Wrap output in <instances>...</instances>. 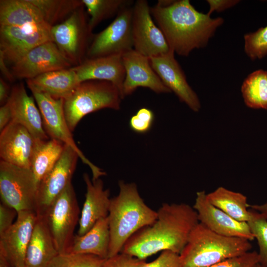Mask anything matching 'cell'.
<instances>
[{
	"label": "cell",
	"mask_w": 267,
	"mask_h": 267,
	"mask_svg": "<svg viewBox=\"0 0 267 267\" xmlns=\"http://www.w3.org/2000/svg\"><path fill=\"white\" fill-rule=\"evenodd\" d=\"M150 11L170 49L182 56L205 47L224 22L197 11L189 0H158Z\"/></svg>",
	"instance_id": "1"
},
{
	"label": "cell",
	"mask_w": 267,
	"mask_h": 267,
	"mask_svg": "<svg viewBox=\"0 0 267 267\" xmlns=\"http://www.w3.org/2000/svg\"><path fill=\"white\" fill-rule=\"evenodd\" d=\"M157 212L155 222L133 235L121 252L144 260L161 251L180 254L199 222L196 211L185 203H164Z\"/></svg>",
	"instance_id": "2"
},
{
	"label": "cell",
	"mask_w": 267,
	"mask_h": 267,
	"mask_svg": "<svg viewBox=\"0 0 267 267\" xmlns=\"http://www.w3.org/2000/svg\"><path fill=\"white\" fill-rule=\"evenodd\" d=\"M119 186L118 195L111 198L108 215L110 238L108 258L121 253L133 235L151 225L157 218V212L144 203L135 183L120 180Z\"/></svg>",
	"instance_id": "3"
},
{
	"label": "cell",
	"mask_w": 267,
	"mask_h": 267,
	"mask_svg": "<svg viewBox=\"0 0 267 267\" xmlns=\"http://www.w3.org/2000/svg\"><path fill=\"white\" fill-rule=\"evenodd\" d=\"M252 247L249 240L219 234L199 222L179 254L181 267H210L243 255Z\"/></svg>",
	"instance_id": "4"
},
{
	"label": "cell",
	"mask_w": 267,
	"mask_h": 267,
	"mask_svg": "<svg viewBox=\"0 0 267 267\" xmlns=\"http://www.w3.org/2000/svg\"><path fill=\"white\" fill-rule=\"evenodd\" d=\"M124 97L112 83L102 80H89L80 83L64 99V116L72 132L86 115L109 108L118 110Z\"/></svg>",
	"instance_id": "5"
},
{
	"label": "cell",
	"mask_w": 267,
	"mask_h": 267,
	"mask_svg": "<svg viewBox=\"0 0 267 267\" xmlns=\"http://www.w3.org/2000/svg\"><path fill=\"white\" fill-rule=\"evenodd\" d=\"M79 214L77 199L70 182L43 216L59 254L68 253L75 227L79 222Z\"/></svg>",
	"instance_id": "6"
},
{
	"label": "cell",
	"mask_w": 267,
	"mask_h": 267,
	"mask_svg": "<svg viewBox=\"0 0 267 267\" xmlns=\"http://www.w3.org/2000/svg\"><path fill=\"white\" fill-rule=\"evenodd\" d=\"M38 184L31 169L0 161L1 203L17 212H36Z\"/></svg>",
	"instance_id": "7"
},
{
	"label": "cell",
	"mask_w": 267,
	"mask_h": 267,
	"mask_svg": "<svg viewBox=\"0 0 267 267\" xmlns=\"http://www.w3.org/2000/svg\"><path fill=\"white\" fill-rule=\"evenodd\" d=\"M41 112L44 128L49 138L60 141L71 147L78 154L79 158L90 168L92 179L105 175L100 168L93 165L84 155L75 143L64 112V99H55L36 89L29 87Z\"/></svg>",
	"instance_id": "8"
},
{
	"label": "cell",
	"mask_w": 267,
	"mask_h": 267,
	"mask_svg": "<svg viewBox=\"0 0 267 267\" xmlns=\"http://www.w3.org/2000/svg\"><path fill=\"white\" fill-rule=\"evenodd\" d=\"M131 5L121 9L105 29L92 36L86 53L87 58L122 55L134 49Z\"/></svg>",
	"instance_id": "9"
},
{
	"label": "cell",
	"mask_w": 267,
	"mask_h": 267,
	"mask_svg": "<svg viewBox=\"0 0 267 267\" xmlns=\"http://www.w3.org/2000/svg\"><path fill=\"white\" fill-rule=\"evenodd\" d=\"M83 6L50 29L52 42L75 66L83 61V56L89 48L88 42L89 39H92Z\"/></svg>",
	"instance_id": "10"
},
{
	"label": "cell",
	"mask_w": 267,
	"mask_h": 267,
	"mask_svg": "<svg viewBox=\"0 0 267 267\" xmlns=\"http://www.w3.org/2000/svg\"><path fill=\"white\" fill-rule=\"evenodd\" d=\"M132 34L134 49L148 58L171 50L163 33L153 20L146 0H137L133 6Z\"/></svg>",
	"instance_id": "11"
},
{
	"label": "cell",
	"mask_w": 267,
	"mask_h": 267,
	"mask_svg": "<svg viewBox=\"0 0 267 267\" xmlns=\"http://www.w3.org/2000/svg\"><path fill=\"white\" fill-rule=\"evenodd\" d=\"M51 27L48 24L0 26V53L6 62L13 65L33 48L52 41Z\"/></svg>",
	"instance_id": "12"
},
{
	"label": "cell",
	"mask_w": 267,
	"mask_h": 267,
	"mask_svg": "<svg viewBox=\"0 0 267 267\" xmlns=\"http://www.w3.org/2000/svg\"><path fill=\"white\" fill-rule=\"evenodd\" d=\"M78 158L77 153L65 144L59 159L39 183L36 208L38 217L45 215L55 199L71 182Z\"/></svg>",
	"instance_id": "13"
},
{
	"label": "cell",
	"mask_w": 267,
	"mask_h": 267,
	"mask_svg": "<svg viewBox=\"0 0 267 267\" xmlns=\"http://www.w3.org/2000/svg\"><path fill=\"white\" fill-rule=\"evenodd\" d=\"M72 65L55 43L49 41L31 49L12 65L11 70L15 79L28 80L48 72L72 68Z\"/></svg>",
	"instance_id": "14"
},
{
	"label": "cell",
	"mask_w": 267,
	"mask_h": 267,
	"mask_svg": "<svg viewBox=\"0 0 267 267\" xmlns=\"http://www.w3.org/2000/svg\"><path fill=\"white\" fill-rule=\"evenodd\" d=\"M149 58L151 67L164 84L191 110L198 112L201 109L200 100L187 83L175 52L171 49L167 53Z\"/></svg>",
	"instance_id": "15"
},
{
	"label": "cell",
	"mask_w": 267,
	"mask_h": 267,
	"mask_svg": "<svg viewBox=\"0 0 267 267\" xmlns=\"http://www.w3.org/2000/svg\"><path fill=\"white\" fill-rule=\"evenodd\" d=\"M37 219L34 211H19L13 224L0 235V253L6 258L11 267H25L27 248Z\"/></svg>",
	"instance_id": "16"
},
{
	"label": "cell",
	"mask_w": 267,
	"mask_h": 267,
	"mask_svg": "<svg viewBox=\"0 0 267 267\" xmlns=\"http://www.w3.org/2000/svg\"><path fill=\"white\" fill-rule=\"evenodd\" d=\"M193 207L197 213L199 222L213 231L223 236L242 238L250 241L255 239L247 222L237 221L214 206L207 199L205 191L196 193Z\"/></svg>",
	"instance_id": "17"
},
{
	"label": "cell",
	"mask_w": 267,
	"mask_h": 267,
	"mask_svg": "<svg viewBox=\"0 0 267 267\" xmlns=\"http://www.w3.org/2000/svg\"><path fill=\"white\" fill-rule=\"evenodd\" d=\"M122 57L125 70L122 88L124 98L138 87L148 88L156 93L171 92L153 69L148 57L134 49L123 54Z\"/></svg>",
	"instance_id": "18"
},
{
	"label": "cell",
	"mask_w": 267,
	"mask_h": 267,
	"mask_svg": "<svg viewBox=\"0 0 267 267\" xmlns=\"http://www.w3.org/2000/svg\"><path fill=\"white\" fill-rule=\"evenodd\" d=\"M37 141L25 127L11 121L0 131L1 160L30 169L31 159Z\"/></svg>",
	"instance_id": "19"
},
{
	"label": "cell",
	"mask_w": 267,
	"mask_h": 267,
	"mask_svg": "<svg viewBox=\"0 0 267 267\" xmlns=\"http://www.w3.org/2000/svg\"><path fill=\"white\" fill-rule=\"evenodd\" d=\"M35 99L28 94L23 83L11 88L8 103L12 114V121L25 127L36 140L49 139L44 128L41 112Z\"/></svg>",
	"instance_id": "20"
},
{
	"label": "cell",
	"mask_w": 267,
	"mask_h": 267,
	"mask_svg": "<svg viewBox=\"0 0 267 267\" xmlns=\"http://www.w3.org/2000/svg\"><path fill=\"white\" fill-rule=\"evenodd\" d=\"M83 178L87 192L79 222V236L88 232L99 220L108 217L111 201L110 190L104 189L101 179L91 180L87 174H84Z\"/></svg>",
	"instance_id": "21"
},
{
	"label": "cell",
	"mask_w": 267,
	"mask_h": 267,
	"mask_svg": "<svg viewBox=\"0 0 267 267\" xmlns=\"http://www.w3.org/2000/svg\"><path fill=\"white\" fill-rule=\"evenodd\" d=\"M80 83L89 80H102L113 84L121 91L125 77L122 55L86 58L73 66Z\"/></svg>",
	"instance_id": "22"
},
{
	"label": "cell",
	"mask_w": 267,
	"mask_h": 267,
	"mask_svg": "<svg viewBox=\"0 0 267 267\" xmlns=\"http://www.w3.org/2000/svg\"><path fill=\"white\" fill-rule=\"evenodd\" d=\"M43 217H38L28 244L25 267H47L58 254Z\"/></svg>",
	"instance_id": "23"
},
{
	"label": "cell",
	"mask_w": 267,
	"mask_h": 267,
	"mask_svg": "<svg viewBox=\"0 0 267 267\" xmlns=\"http://www.w3.org/2000/svg\"><path fill=\"white\" fill-rule=\"evenodd\" d=\"M28 87L33 88L55 99H64L80 83L72 68L48 72L26 80Z\"/></svg>",
	"instance_id": "24"
},
{
	"label": "cell",
	"mask_w": 267,
	"mask_h": 267,
	"mask_svg": "<svg viewBox=\"0 0 267 267\" xmlns=\"http://www.w3.org/2000/svg\"><path fill=\"white\" fill-rule=\"evenodd\" d=\"M110 240L107 217L99 220L84 235H75L68 253L91 254L107 259Z\"/></svg>",
	"instance_id": "25"
},
{
	"label": "cell",
	"mask_w": 267,
	"mask_h": 267,
	"mask_svg": "<svg viewBox=\"0 0 267 267\" xmlns=\"http://www.w3.org/2000/svg\"><path fill=\"white\" fill-rule=\"evenodd\" d=\"M45 24L49 25L40 9L30 0H0V26Z\"/></svg>",
	"instance_id": "26"
},
{
	"label": "cell",
	"mask_w": 267,
	"mask_h": 267,
	"mask_svg": "<svg viewBox=\"0 0 267 267\" xmlns=\"http://www.w3.org/2000/svg\"><path fill=\"white\" fill-rule=\"evenodd\" d=\"M208 201L235 220L248 222L250 218L247 197L241 193L220 186L207 194Z\"/></svg>",
	"instance_id": "27"
},
{
	"label": "cell",
	"mask_w": 267,
	"mask_h": 267,
	"mask_svg": "<svg viewBox=\"0 0 267 267\" xmlns=\"http://www.w3.org/2000/svg\"><path fill=\"white\" fill-rule=\"evenodd\" d=\"M65 144L56 139L37 141L32 155L30 169L38 186L62 153Z\"/></svg>",
	"instance_id": "28"
},
{
	"label": "cell",
	"mask_w": 267,
	"mask_h": 267,
	"mask_svg": "<svg viewBox=\"0 0 267 267\" xmlns=\"http://www.w3.org/2000/svg\"><path fill=\"white\" fill-rule=\"evenodd\" d=\"M241 91L247 107L267 110V71L259 69L250 74L243 82Z\"/></svg>",
	"instance_id": "29"
},
{
	"label": "cell",
	"mask_w": 267,
	"mask_h": 267,
	"mask_svg": "<svg viewBox=\"0 0 267 267\" xmlns=\"http://www.w3.org/2000/svg\"><path fill=\"white\" fill-rule=\"evenodd\" d=\"M82 2L90 16L88 26L91 32L101 22L134 2L130 0H82Z\"/></svg>",
	"instance_id": "30"
},
{
	"label": "cell",
	"mask_w": 267,
	"mask_h": 267,
	"mask_svg": "<svg viewBox=\"0 0 267 267\" xmlns=\"http://www.w3.org/2000/svg\"><path fill=\"white\" fill-rule=\"evenodd\" d=\"M42 12L47 24L51 26L83 5L77 0H30Z\"/></svg>",
	"instance_id": "31"
},
{
	"label": "cell",
	"mask_w": 267,
	"mask_h": 267,
	"mask_svg": "<svg viewBox=\"0 0 267 267\" xmlns=\"http://www.w3.org/2000/svg\"><path fill=\"white\" fill-rule=\"evenodd\" d=\"M250 210V218L247 223L258 242L259 264L267 267V219L255 210Z\"/></svg>",
	"instance_id": "32"
},
{
	"label": "cell",
	"mask_w": 267,
	"mask_h": 267,
	"mask_svg": "<svg viewBox=\"0 0 267 267\" xmlns=\"http://www.w3.org/2000/svg\"><path fill=\"white\" fill-rule=\"evenodd\" d=\"M106 260L91 254H58L47 267H101Z\"/></svg>",
	"instance_id": "33"
},
{
	"label": "cell",
	"mask_w": 267,
	"mask_h": 267,
	"mask_svg": "<svg viewBox=\"0 0 267 267\" xmlns=\"http://www.w3.org/2000/svg\"><path fill=\"white\" fill-rule=\"evenodd\" d=\"M244 51L252 60L267 55V26L244 35Z\"/></svg>",
	"instance_id": "34"
},
{
	"label": "cell",
	"mask_w": 267,
	"mask_h": 267,
	"mask_svg": "<svg viewBox=\"0 0 267 267\" xmlns=\"http://www.w3.org/2000/svg\"><path fill=\"white\" fill-rule=\"evenodd\" d=\"M259 265L258 253L254 251L228 259L210 267H258Z\"/></svg>",
	"instance_id": "35"
},
{
	"label": "cell",
	"mask_w": 267,
	"mask_h": 267,
	"mask_svg": "<svg viewBox=\"0 0 267 267\" xmlns=\"http://www.w3.org/2000/svg\"><path fill=\"white\" fill-rule=\"evenodd\" d=\"M145 262L144 260L121 252L107 258L101 267H140Z\"/></svg>",
	"instance_id": "36"
},
{
	"label": "cell",
	"mask_w": 267,
	"mask_h": 267,
	"mask_svg": "<svg viewBox=\"0 0 267 267\" xmlns=\"http://www.w3.org/2000/svg\"><path fill=\"white\" fill-rule=\"evenodd\" d=\"M140 267H181L179 255L166 250L150 263L145 262Z\"/></svg>",
	"instance_id": "37"
},
{
	"label": "cell",
	"mask_w": 267,
	"mask_h": 267,
	"mask_svg": "<svg viewBox=\"0 0 267 267\" xmlns=\"http://www.w3.org/2000/svg\"><path fill=\"white\" fill-rule=\"evenodd\" d=\"M17 214L13 208L5 204L0 205V235L8 230L13 224V220Z\"/></svg>",
	"instance_id": "38"
},
{
	"label": "cell",
	"mask_w": 267,
	"mask_h": 267,
	"mask_svg": "<svg viewBox=\"0 0 267 267\" xmlns=\"http://www.w3.org/2000/svg\"><path fill=\"white\" fill-rule=\"evenodd\" d=\"M207 2L209 5V10L208 14L211 15L214 11L221 12L230 8L240 0H208Z\"/></svg>",
	"instance_id": "39"
},
{
	"label": "cell",
	"mask_w": 267,
	"mask_h": 267,
	"mask_svg": "<svg viewBox=\"0 0 267 267\" xmlns=\"http://www.w3.org/2000/svg\"><path fill=\"white\" fill-rule=\"evenodd\" d=\"M129 125L133 131L138 134H144L148 132L152 126V124L140 119L135 114L130 118Z\"/></svg>",
	"instance_id": "40"
},
{
	"label": "cell",
	"mask_w": 267,
	"mask_h": 267,
	"mask_svg": "<svg viewBox=\"0 0 267 267\" xmlns=\"http://www.w3.org/2000/svg\"><path fill=\"white\" fill-rule=\"evenodd\" d=\"M12 120L10 106L7 102L0 108V131H1Z\"/></svg>",
	"instance_id": "41"
},
{
	"label": "cell",
	"mask_w": 267,
	"mask_h": 267,
	"mask_svg": "<svg viewBox=\"0 0 267 267\" xmlns=\"http://www.w3.org/2000/svg\"><path fill=\"white\" fill-rule=\"evenodd\" d=\"M11 89L8 84L1 77L0 78V104L2 106L8 100Z\"/></svg>",
	"instance_id": "42"
},
{
	"label": "cell",
	"mask_w": 267,
	"mask_h": 267,
	"mask_svg": "<svg viewBox=\"0 0 267 267\" xmlns=\"http://www.w3.org/2000/svg\"><path fill=\"white\" fill-rule=\"evenodd\" d=\"M136 116L141 120L153 124L154 120V114L153 111L147 108H140L136 113Z\"/></svg>",
	"instance_id": "43"
},
{
	"label": "cell",
	"mask_w": 267,
	"mask_h": 267,
	"mask_svg": "<svg viewBox=\"0 0 267 267\" xmlns=\"http://www.w3.org/2000/svg\"><path fill=\"white\" fill-rule=\"evenodd\" d=\"M0 69L2 75L9 82H13L15 78L13 75L11 70L6 65V62L3 57V56L0 53Z\"/></svg>",
	"instance_id": "44"
},
{
	"label": "cell",
	"mask_w": 267,
	"mask_h": 267,
	"mask_svg": "<svg viewBox=\"0 0 267 267\" xmlns=\"http://www.w3.org/2000/svg\"><path fill=\"white\" fill-rule=\"evenodd\" d=\"M249 208L261 213L267 219V201L262 204L249 205Z\"/></svg>",
	"instance_id": "45"
},
{
	"label": "cell",
	"mask_w": 267,
	"mask_h": 267,
	"mask_svg": "<svg viewBox=\"0 0 267 267\" xmlns=\"http://www.w3.org/2000/svg\"><path fill=\"white\" fill-rule=\"evenodd\" d=\"M0 267H11L6 258L0 253Z\"/></svg>",
	"instance_id": "46"
},
{
	"label": "cell",
	"mask_w": 267,
	"mask_h": 267,
	"mask_svg": "<svg viewBox=\"0 0 267 267\" xmlns=\"http://www.w3.org/2000/svg\"><path fill=\"white\" fill-rule=\"evenodd\" d=\"M258 267H267L263 266L259 264L258 266Z\"/></svg>",
	"instance_id": "47"
},
{
	"label": "cell",
	"mask_w": 267,
	"mask_h": 267,
	"mask_svg": "<svg viewBox=\"0 0 267 267\" xmlns=\"http://www.w3.org/2000/svg\"></svg>",
	"instance_id": "48"
}]
</instances>
